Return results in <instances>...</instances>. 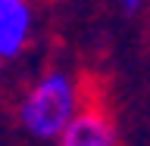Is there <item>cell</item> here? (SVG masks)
<instances>
[{"instance_id": "1", "label": "cell", "mask_w": 150, "mask_h": 146, "mask_svg": "<svg viewBox=\"0 0 150 146\" xmlns=\"http://www.w3.org/2000/svg\"><path fill=\"white\" fill-rule=\"evenodd\" d=\"M88 106L81 75L66 65H47L22 87L16 100V124L35 143H53Z\"/></svg>"}, {"instance_id": "2", "label": "cell", "mask_w": 150, "mask_h": 146, "mask_svg": "<svg viewBox=\"0 0 150 146\" xmlns=\"http://www.w3.org/2000/svg\"><path fill=\"white\" fill-rule=\"evenodd\" d=\"M38 37L35 0H0V59L13 62L28 53Z\"/></svg>"}, {"instance_id": "3", "label": "cell", "mask_w": 150, "mask_h": 146, "mask_svg": "<svg viewBox=\"0 0 150 146\" xmlns=\"http://www.w3.org/2000/svg\"><path fill=\"white\" fill-rule=\"evenodd\" d=\"M56 146H122V140H119V128H116L110 112L97 103H88L81 109V115L56 140Z\"/></svg>"}, {"instance_id": "4", "label": "cell", "mask_w": 150, "mask_h": 146, "mask_svg": "<svg viewBox=\"0 0 150 146\" xmlns=\"http://www.w3.org/2000/svg\"><path fill=\"white\" fill-rule=\"evenodd\" d=\"M116 3H119V9L125 16H138L141 9L147 6V0H116Z\"/></svg>"}, {"instance_id": "5", "label": "cell", "mask_w": 150, "mask_h": 146, "mask_svg": "<svg viewBox=\"0 0 150 146\" xmlns=\"http://www.w3.org/2000/svg\"><path fill=\"white\" fill-rule=\"evenodd\" d=\"M0 65H3V59H0Z\"/></svg>"}]
</instances>
